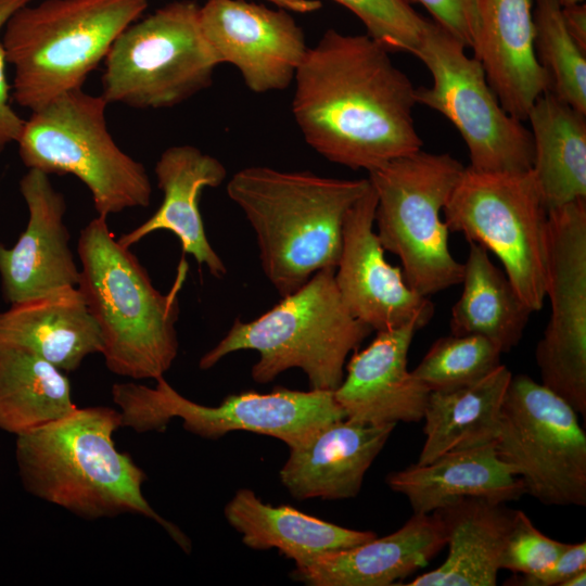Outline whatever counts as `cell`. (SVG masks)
I'll return each instance as SVG.
<instances>
[{"label": "cell", "instance_id": "obj_1", "mask_svg": "<svg viewBox=\"0 0 586 586\" xmlns=\"http://www.w3.org/2000/svg\"><path fill=\"white\" fill-rule=\"evenodd\" d=\"M368 35L327 29L294 77L292 114L328 161L368 173L422 150L409 77Z\"/></svg>", "mask_w": 586, "mask_h": 586}, {"label": "cell", "instance_id": "obj_2", "mask_svg": "<svg viewBox=\"0 0 586 586\" xmlns=\"http://www.w3.org/2000/svg\"><path fill=\"white\" fill-rule=\"evenodd\" d=\"M122 428L118 409L78 408L68 416L16 436L15 460L30 495L85 520L138 514L156 522L186 552L190 539L145 499V472L113 434Z\"/></svg>", "mask_w": 586, "mask_h": 586}, {"label": "cell", "instance_id": "obj_3", "mask_svg": "<svg viewBox=\"0 0 586 586\" xmlns=\"http://www.w3.org/2000/svg\"><path fill=\"white\" fill-rule=\"evenodd\" d=\"M369 186L368 178L251 166L231 177L227 194L252 226L263 271L283 297L317 271L335 269L345 216Z\"/></svg>", "mask_w": 586, "mask_h": 586}, {"label": "cell", "instance_id": "obj_4", "mask_svg": "<svg viewBox=\"0 0 586 586\" xmlns=\"http://www.w3.org/2000/svg\"><path fill=\"white\" fill-rule=\"evenodd\" d=\"M77 288L95 320L106 368L132 380L164 377L178 349L179 293L189 266L181 258L170 290L160 292L137 256L119 244L107 217L98 215L77 243Z\"/></svg>", "mask_w": 586, "mask_h": 586}, {"label": "cell", "instance_id": "obj_5", "mask_svg": "<svg viewBox=\"0 0 586 586\" xmlns=\"http://www.w3.org/2000/svg\"><path fill=\"white\" fill-rule=\"evenodd\" d=\"M334 270L317 271L254 320L235 319L227 334L201 357L199 367L207 370L231 353L252 349L259 354L251 370L256 383H269L297 368L306 374L309 388L334 391L344 378L348 354L372 332L344 305Z\"/></svg>", "mask_w": 586, "mask_h": 586}, {"label": "cell", "instance_id": "obj_6", "mask_svg": "<svg viewBox=\"0 0 586 586\" xmlns=\"http://www.w3.org/2000/svg\"><path fill=\"white\" fill-rule=\"evenodd\" d=\"M146 7V0H44L18 9L1 36L14 68V102L33 112L82 88L118 35Z\"/></svg>", "mask_w": 586, "mask_h": 586}, {"label": "cell", "instance_id": "obj_7", "mask_svg": "<svg viewBox=\"0 0 586 586\" xmlns=\"http://www.w3.org/2000/svg\"><path fill=\"white\" fill-rule=\"evenodd\" d=\"M107 104L81 88L67 91L33 111L16 140L28 169L75 176L105 217L148 207L152 195L144 165L125 153L107 129Z\"/></svg>", "mask_w": 586, "mask_h": 586}, {"label": "cell", "instance_id": "obj_8", "mask_svg": "<svg viewBox=\"0 0 586 586\" xmlns=\"http://www.w3.org/2000/svg\"><path fill=\"white\" fill-rule=\"evenodd\" d=\"M463 169L448 153L420 150L369 171L380 243L399 257L408 286L425 297L463 277L464 266L451 255L449 230L441 219Z\"/></svg>", "mask_w": 586, "mask_h": 586}, {"label": "cell", "instance_id": "obj_9", "mask_svg": "<svg viewBox=\"0 0 586 586\" xmlns=\"http://www.w3.org/2000/svg\"><path fill=\"white\" fill-rule=\"evenodd\" d=\"M155 381V387L137 382L113 384L111 393L122 428L137 433L164 432L173 419L180 418L188 432L204 438L247 431L278 438L291 448L323 425L345 418L333 391H250L229 395L212 407L182 396L164 377Z\"/></svg>", "mask_w": 586, "mask_h": 586}, {"label": "cell", "instance_id": "obj_10", "mask_svg": "<svg viewBox=\"0 0 586 586\" xmlns=\"http://www.w3.org/2000/svg\"><path fill=\"white\" fill-rule=\"evenodd\" d=\"M449 232L492 251L532 311L547 286L548 209L532 169L483 171L464 167L444 209Z\"/></svg>", "mask_w": 586, "mask_h": 586}, {"label": "cell", "instance_id": "obj_11", "mask_svg": "<svg viewBox=\"0 0 586 586\" xmlns=\"http://www.w3.org/2000/svg\"><path fill=\"white\" fill-rule=\"evenodd\" d=\"M217 66L200 5L175 1L118 35L104 59L101 95L139 110L174 107L209 87Z\"/></svg>", "mask_w": 586, "mask_h": 586}, {"label": "cell", "instance_id": "obj_12", "mask_svg": "<svg viewBox=\"0 0 586 586\" xmlns=\"http://www.w3.org/2000/svg\"><path fill=\"white\" fill-rule=\"evenodd\" d=\"M433 21L413 51L432 85L415 90L417 103L447 118L468 149L470 167L483 171H526L534 160L533 138L500 104L481 62Z\"/></svg>", "mask_w": 586, "mask_h": 586}, {"label": "cell", "instance_id": "obj_13", "mask_svg": "<svg viewBox=\"0 0 586 586\" xmlns=\"http://www.w3.org/2000/svg\"><path fill=\"white\" fill-rule=\"evenodd\" d=\"M577 415L543 383L512 374L493 445L544 505H586V435Z\"/></svg>", "mask_w": 586, "mask_h": 586}, {"label": "cell", "instance_id": "obj_14", "mask_svg": "<svg viewBox=\"0 0 586 586\" xmlns=\"http://www.w3.org/2000/svg\"><path fill=\"white\" fill-rule=\"evenodd\" d=\"M551 315L535 358L542 383L586 416V199L548 211Z\"/></svg>", "mask_w": 586, "mask_h": 586}, {"label": "cell", "instance_id": "obj_15", "mask_svg": "<svg viewBox=\"0 0 586 586\" xmlns=\"http://www.w3.org/2000/svg\"><path fill=\"white\" fill-rule=\"evenodd\" d=\"M200 26L218 65H233L255 93L286 89L308 49L289 11L246 0H206Z\"/></svg>", "mask_w": 586, "mask_h": 586}, {"label": "cell", "instance_id": "obj_16", "mask_svg": "<svg viewBox=\"0 0 586 586\" xmlns=\"http://www.w3.org/2000/svg\"><path fill=\"white\" fill-rule=\"evenodd\" d=\"M375 205L370 183L345 216L334 270L340 296L348 311L372 331L399 327L417 316L432 318L434 306L429 297L411 290L402 268L386 262L373 229Z\"/></svg>", "mask_w": 586, "mask_h": 586}, {"label": "cell", "instance_id": "obj_17", "mask_svg": "<svg viewBox=\"0 0 586 586\" xmlns=\"http://www.w3.org/2000/svg\"><path fill=\"white\" fill-rule=\"evenodd\" d=\"M18 187L27 224L13 246L0 243V285L9 305L77 286L80 279L64 221V194L54 189L49 175L37 169H28Z\"/></svg>", "mask_w": 586, "mask_h": 586}, {"label": "cell", "instance_id": "obj_18", "mask_svg": "<svg viewBox=\"0 0 586 586\" xmlns=\"http://www.w3.org/2000/svg\"><path fill=\"white\" fill-rule=\"evenodd\" d=\"M430 320L417 316L399 327L377 331L366 348L354 353L333 391L345 418L372 424L422 420L430 391L415 379L407 364L413 335Z\"/></svg>", "mask_w": 586, "mask_h": 586}, {"label": "cell", "instance_id": "obj_19", "mask_svg": "<svg viewBox=\"0 0 586 586\" xmlns=\"http://www.w3.org/2000/svg\"><path fill=\"white\" fill-rule=\"evenodd\" d=\"M396 424L348 418L323 425L290 449L280 470L282 485L296 499L356 497L366 472Z\"/></svg>", "mask_w": 586, "mask_h": 586}, {"label": "cell", "instance_id": "obj_20", "mask_svg": "<svg viewBox=\"0 0 586 586\" xmlns=\"http://www.w3.org/2000/svg\"><path fill=\"white\" fill-rule=\"evenodd\" d=\"M154 171L163 192L160 207L117 241L130 249L155 231H170L180 241L184 254L193 256L213 277L224 278L227 268L206 237L199 201L203 189L217 188L225 181V165L196 146L181 144L163 151Z\"/></svg>", "mask_w": 586, "mask_h": 586}, {"label": "cell", "instance_id": "obj_21", "mask_svg": "<svg viewBox=\"0 0 586 586\" xmlns=\"http://www.w3.org/2000/svg\"><path fill=\"white\" fill-rule=\"evenodd\" d=\"M502 107L526 120L550 80L534 50L532 0H479V33L472 48Z\"/></svg>", "mask_w": 586, "mask_h": 586}, {"label": "cell", "instance_id": "obj_22", "mask_svg": "<svg viewBox=\"0 0 586 586\" xmlns=\"http://www.w3.org/2000/svg\"><path fill=\"white\" fill-rule=\"evenodd\" d=\"M446 533L436 512L416 514L384 537L327 552L291 572L310 586H388L424 568L444 547Z\"/></svg>", "mask_w": 586, "mask_h": 586}, {"label": "cell", "instance_id": "obj_23", "mask_svg": "<svg viewBox=\"0 0 586 586\" xmlns=\"http://www.w3.org/2000/svg\"><path fill=\"white\" fill-rule=\"evenodd\" d=\"M0 346L30 352L69 373L101 354L103 343L84 295L71 286L1 310Z\"/></svg>", "mask_w": 586, "mask_h": 586}, {"label": "cell", "instance_id": "obj_24", "mask_svg": "<svg viewBox=\"0 0 586 586\" xmlns=\"http://www.w3.org/2000/svg\"><path fill=\"white\" fill-rule=\"evenodd\" d=\"M388 487L404 495L416 514H428L466 497L507 502L525 492L522 480L499 458L493 444L445 453L425 464L387 475Z\"/></svg>", "mask_w": 586, "mask_h": 586}, {"label": "cell", "instance_id": "obj_25", "mask_svg": "<svg viewBox=\"0 0 586 586\" xmlns=\"http://www.w3.org/2000/svg\"><path fill=\"white\" fill-rule=\"evenodd\" d=\"M441 518L448 555L407 586H494L514 510L484 498L456 499L433 511Z\"/></svg>", "mask_w": 586, "mask_h": 586}, {"label": "cell", "instance_id": "obj_26", "mask_svg": "<svg viewBox=\"0 0 586 586\" xmlns=\"http://www.w3.org/2000/svg\"><path fill=\"white\" fill-rule=\"evenodd\" d=\"M228 523L242 535L245 546L277 549L295 563L310 564L317 557L355 547L377 535L343 527L306 514L290 506H271L249 488H240L225 506Z\"/></svg>", "mask_w": 586, "mask_h": 586}, {"label": "cell", "instance_id": "obj_27", "mask_svg": "<svg viewBox=\"0 0 586 586\" xmlns=\"http://www.w3.org/2000/svg\"><path fill=\"white\" fill-rule=\"evenodd\" d=\"M526 120L534 145L531 169L547 209L586 199V114L546 91Z\"/></svg>", "mask_w": 586, "mask_h": 586}, {"label": "cell", "instance_id": "obj_28", "mask_svg": "<svg viewBox=\"0 0 586 586\" xmlns=\"http://www.w3.org/2000/svg\"><path fill=\"white\" fill-rule=\"evenodd\" d=\"M512 372L499 365L481 380L453 391L430 392L423 411L425 440L417 464L441 455L493 444Z\"/></svg>", "mask_w": 586, "mask_h": 586}, {"label": "cell", "instance_id": "obj_29", "mask_svg": "<svg viewBox=\"0 0 586 586\" xmlns=\"http://www.w3.org/2000/svg\"><path fill=\"white\" fill-rule=\"evenodd\" d=\"M463 266L462 294L451 309V334L480 335L508 353L521 341L532 309L481 244L469 242Z\"/></svg>", "mask_w": 586, "mask_h": 586}, {"label": "cell", "instance_id": "obj_30", "mask_svg": "<svg viewBox=\"0 0 586 586\" xmlns=\"http://www.w3.org/2000/svg\"><path fill=\"white\" fill-rule=\"evenodd\" d=\"M76 409L65 372L30 352L0 346V431L16 437Z\"/></svg>", "mask_w": 586, "mask_h": 586}, {"label": "cell", "instance_id": "obj_31", "mask_svg": "<svg viewBox=\"0 0 586 586\" xmlns=\"http://www.w3.org/2000/svg\"><path fill=\"white\" fill-rule=\"evenodd\" d=\"M559 0H535L534 50L558 99L586 114V54L568 33Z\"/></svg>", "mask_w": 586, "mask_h": 586}, {"label": "cell", "instance_id": "obj_32", "mask_svg": "<svg viewBox=\"0 0 586 586\" xmlns=\"http://www.w3.org/2000/svg\"><path fill=\"white\" fill-rule=\"evenodd\" d=\"M501 351L480 335L440 337L411 371L430 392H444L470 385L495 370Z\"/></svg>", "mask_w": 586, "mask_h": 586}, {"label": "cell", "instance_id": "obj_33", "mask_svg": "<svg viewBox=\"0 0 586 586\" xmlns=\"http://www.w3.org/2000/svg\"><path fill=\"white\" fill-rule=\"evenodd\" d=\"M331 1L356 15L367 29V35L390 52L412 54L429 22L404 0Z\"/></svg>", "mask_w": 586, "mask_h": 586}, {"label": "cell", "instance_id": "obj_34", "mask_svg": "<svg viewBox=\"0 0 586 586\" xmlns=\"http://www.w3.org/2000/svg\"><path fill=\"white\" fill-rule=\"evenodd\" d=\"M568 546L543 534L523 511L514 510L500 568L535 575L551 565Z\"/></svg>", "mask_w": 586, "mask_h": 586}, {"label": "cell", "instance_id": "obj_35", "mask_svg": "<svg viewBox=\"0 0 586 586\" xmlns=\"http://www.w3.org/2000/svg\"><path fill=\"white\" fill-rule=\"evenodd\" d=\"M418 3L431 14L432 21L460 41L473 48L479 33V0H404Z\"/></svg>", "mask_w": 586, "mask_h": 586}, {"label": "cell", "instance_id": "obj_36", "mask_svg": "<svg viewBox=\"0 0 586 586\" xmlns=\"http://www.w3.org/2000/svg\"><path fill=\"white\" fill-rule=\"evenodd\" d=\"M30 0H0V154L12 142H16L25 119L11 105V86L7 78V55L1 41V31L9 18Z\"/></svg>", "mask_w": 586, "mask_h": 586}, {"label": "cell", "instance_id": "obj_37", "mask_svg": "<svg viewBox=\"0 0 586 586\" xmlns=\"http://www.w3.org/2000/svg\"><path fill=\"white\" fill-rule=\"evenodd\" d=\"M586 570V543L569 544L547 569L535 575H519L505 583L519 586H561L574 573Z\"/></svg>", "mask_w": 586, "mask_h": 586}, {"label": "cell", "instance_id": "obj_38", "mask_svg": "<svg viewBox=\"0 0 586 586\" xmlns=\"http://www.w3.org/2000/svg\"><path fill=\"white\" fill-rule=\"evenodd\" d=\"M561 12L568 33L586 51V4L579 2L565 5Z\"/></svg>", "mask_w": 586, "mask_h": 586}, {"label": "cell", "instance_id": "obj_39", "mask_svg": "<svg viewBox=\"0 0 586 586\" xmlns=\"http://www.w3.org/2000/svg\"><path fill=\"white\" fill-rule=\"evenodd\" d=\"M276 4L278 8L294 13H313L321 8L319 0H266Z\"/></svg>", "mask_w": 586, "mask_h": 586}, {"label": "cell", "instance_id": "obj_40", "mask_svg": "<svg viewBox=\"0 0 586 586\" xmlns=\"http://www.w3.org/2000/svg\"><path fill=\"white\" fill-rule=\"evenodd\" d=\"M586 584V570L578 571L565 579L561 586H584Z\"/></svg>", "mask_w": 586, "mask_h": 586}, {"label": "cell", "instance_id": "obj_41", "mask_svg": "<svg viewBox=\"0 0 586 586\" xmlns=\"http://www.w3.org/2000/svg\"><path fill=\"white\" fill-rule=\"evenodd\" d=\"M561 7L584 2V0H559Z\"/></svg>", "mask_w": 586, "mask_h": 586}]
</instances>
